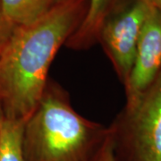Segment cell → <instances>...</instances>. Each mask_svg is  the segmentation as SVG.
Listing matches in <instances>:
<instances>
[{
	"label": "cell",
	"instance_id": "obj_11",
	"mask_svg": "<svg viewBox=\"0 0 161 161\" xmlns=\"http://www.w3.org/2000/svg\"><path fill=\"white\" fill-rule=\"evenodd\" d=\"M152 6L161 12V0H148Z\"/></svg>",
	"mask_w": 161,
	"mask_h": 161
},
{
	"label": "cell",
	"instance_id": "obj_1",
	"mask_svg": "<svg viewBox=\"0 0 161 161\" xmlns=\"http://www.w3.org/2000/svg\"><path fill=\"white\" fill-rule=\"evenodd\" d=\"M89 0H59L34 21L15 26L0 45V102L5 115L27 120L46 92L61 46L82 23Z\"/></svg>",
	"mask_w": 161,
	"mask_h": 161
},
{
	"label": "cell",
	"instance_id": "obj_8",
	"mask_svg": "<svg viewBox=\"0 0 161 161\" xmlns=\"http://www.w3.org/2000/svg\"><path fill=\"white\" fill-rule=\"evenodd\" d=\"M59 0H0L6 20L14 27L34 21Z\"/></svg>",
	"mask_w": 161,
	"mask_h": 161
},
{
	"label": "cell",
	"instance_id": "obj_10",
	"mask_svg": "<svg viewBox=\"0 0 161 161\" xmlns=\"http://www.w3.org/2000/svg\"><path fill=\"white\" fill-rule=\"evenodd\" d=\"M98 161H116L115 154H114V148H113V142L109 136L104 142V146L99 153Z\"/></svg>",
	"mask_w": 161,
	"mask_h": 161
},
{
	"label": "cell",
	"instance_id": "obj_3",
	"mask_svg": "<svg viewBox=\"0 0 161 161\" xmlns=\"http://www.w3.org/2000/svg\"><path fill=\"white\" fill-rule=\"evenodd\" d=\"M150 6L148 0H121L105 20L98 34V40L103 43L125 85Z\"/></svg>",
	"mask_w": 161,
	"mask_h": 161
},
{
	"label": "cell",
	"instance_id": "obj_7",
	"mask_svg": "<svg viewBox=\"0 0 161 161\" xmlns=\"http://www.w3.org/2000/svg\"><path fill=\"white\" fill-rule=\"evenodd\" d=\"M26 121L8 116L0 110V161H26L23 151Z\"/></svg>",
	"mask_w": 161,
	"mask_h": 161
},
{
	"label": "cell",
	"instance_id": "obj_4",
	"mask_svg": "<svg viewBox=\"0 0 161 161\" xmlns=\"http://www.w3.org/2000/svg\"><path fill=\"white\" fill-rule=\"evenodd\" d=\"M125 132L134 161H161V70L125 109Z\"/></svg>",
	"mask_w": 161,
	"mask_h": 161
},
{
	"label": "cell",
	"instance_id": "obj_6",
	"mask_svg": "<svg viewBox=\"0 0 161 161\" xmlns=\"http://www.w3.org/2000/svg\"><path fill=\"white\" fill-rule=\"evenodd\" d=\"M120 1L89 0L85 17L66 43L73 47H83L98 40L99 31L105 20Z\"/></svg>",
	"mask_w": 161,
	"mask_h": 161
},
{
	"label": "cell",
	"instance_id": "obj_2",
	"mask_svg": "<svg viewBox=\"0 0 161 161\" xmlns=\"http://www.w3.org/2000/svg\"><path fill=\"white\" fill-rule=\"evenodd\" d=\"M98 132L59 95L45 92L25 123V160L80 161Z\"/></svg>",
	"mask_w": 161,
	"mask_h": 161
},
{
	"label": "cell",
	"instance_id": "obj_5",
	"mask_svg": "<svg viewBox=\"0 0 161 161\" xmlns=\"http://www.w3.org/2000/svg\"><path fill=\"white\" fill-rule=\"evenodd\" d=\"M161 70V12L151 5L139 37L125 86L126 108L135 103Z\"/></svg>",
	"mask_w": 161,
	"mask_h": 161
},
{
	"label": "cell",
	"instance_id": "obj_9",
	"mask_svg": "<svg viewBox=\"0 0 161 161\" xmlns=\"http://www.w3.org/2000/svg\"><path fill=\"white\" fill-rule=\"evenodd\" d=\"M14 27L9 23L6 18L5 17V14L3 13V9L0 3V45L4 43L6 40L11 34L12 31Z\"/></svg>",
	"mask_w": 161,
	"mask_h": 161
}]
</instances>
